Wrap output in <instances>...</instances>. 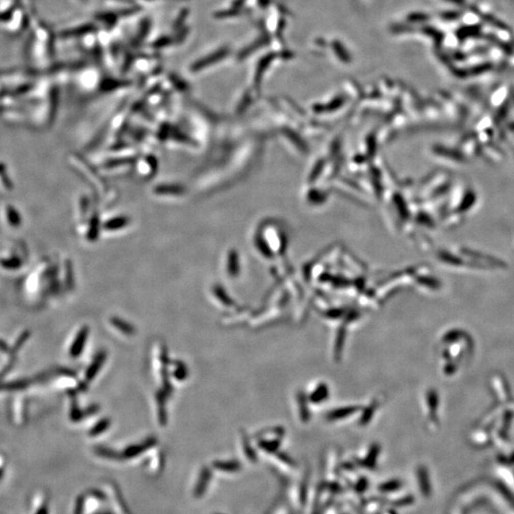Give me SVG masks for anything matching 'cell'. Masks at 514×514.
I'll list each match as a JSON object with an SVG mask.
<instances>
[{
	"label": "cell",
	"mask_w": 514,
	"mask_h": 514,
	"mask_svg": "<svg viewBox=\"0 0 514 514\" xmlns=\"http://www.w3.org/2000/svg\"><path fill=\"white\" fill-rule=\"evenodd\" d=\"M328 396V389L326 388V386H320L318 389H316V391L312 393L311 395V400L313 402H321L326 399V397Z\"/></svg>",
	"instance_id": "1"
},
{
	"label": "cell",
	"mask_w": 514,
	"mask_h": 514,
	"mask_svg": "<svg viewBox=\"0 0 514 514\" xmlns=\"http://www.w3.org/2000/svg\"><path fill=\"white\" fill-rule=\"evenodd\" d=\"M353 411H355L354 408H344V409H341V410H337V411H333L332 413L330 414V418H331V419L332 420H337V419L343 418L345 416L352 414Z\"/></svg>",
	"instance_id": "2"
},
{
	"label": "cell",
	"mask_w": 514,
	"mask_h": 514,
	"mask_svg": "<svg viewBox=\"0 0 514 514\" xmlns=\"http://www.w3.org/2000/svg\"><path fill=\"white\" fill-rule=\"evenodd\" d=\"M448 2H451V3H454V4H463L465 2V0H447Z\"/></svg>",
	"instance_id": "3"
}]
</instances>
